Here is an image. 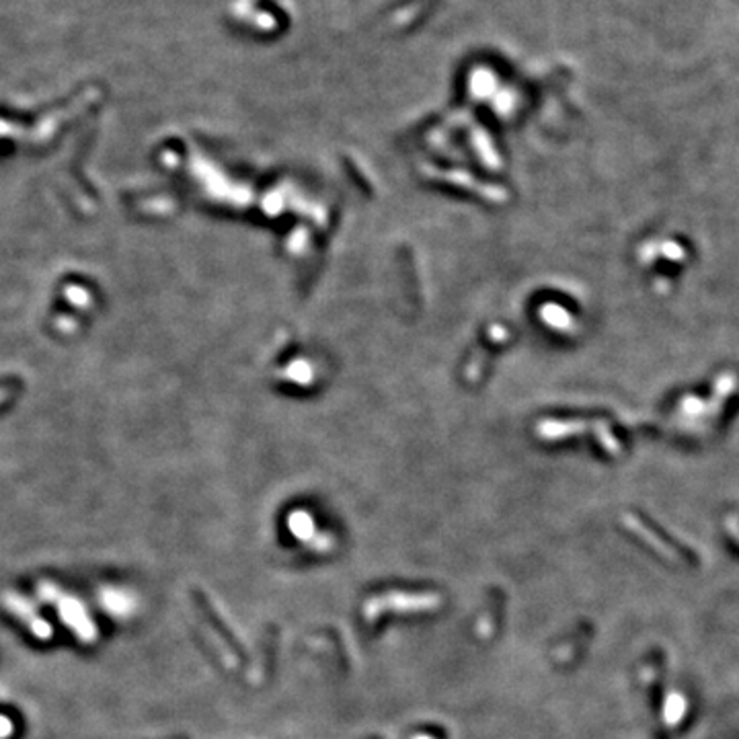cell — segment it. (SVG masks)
Segmentation results:
<instances>
[{
  "instance_id": "obj_4",
  "label": "cell",
  "mask_w": 739,
  "mask_h": 739,
  "mask_svg": "<svg viewBox=\"0 0 739 739\" xmlns=\"http://www.w3.org/2000/svg\"><path fill=\"white\" fill-rule=\"evenodd\" d=\"M10 731H13V723L6 717H0V739L8 738Z\"/></svg>"
},
{
  "instance_id": "obj_2",
  "label": "cell",
  "mask_w": 739,
  "mask_h": 739,
  "mask_svg": "<svg viewBox=\"0 0 739 739\" xmlns=\"http://www.w3.org/2000/svg\"><path fill=\"white\" fill-rule=\"evenodd\" d=\"M2 600H4V604L13 610L19 618H23V620L29 624V628L33 631L35 637H40V639H49V637H51V626L45 622L44 618L38 616V612L33 610V606H31L25 598H21V596H17V594H4Z\"/></svg>"
},
{
  "instance_id": "obj_1",
  "label": "cell",
  "mask_w": 739,
  "mask_h": 739,
  "mask_svg": "<svg viewBox=\"0 0 739 739\" xmlns=\"http://www.w3.org/2000/svg\"><path fill=\"white\" fill-rule=\"evenodd\" d=\"M56 604H58V612H60V618L79 635L81 641L85 643H92L97 639V628L92 626V620L88 618V614L85 612V608L70 596H58L56 598Z\"/></svg>"
},
{
  "instance_id": "obj_3",
  "label": "cell",
  "mask_w": 739,
  "mask_h": 739,
  "mask_svg": "<svg viewBox=\"0 0 739 739\" xmlns=\"http://www.w3.org/2000/svg\"><path fill=\"white\" fill-rule=\"evenodd\" d=\"M103 600H105V606L111 610V612H115V614H126V612H130L131 598L130 596H126L124 592H109V594L103 596Z\"/></svg>"
}]
</instances>
